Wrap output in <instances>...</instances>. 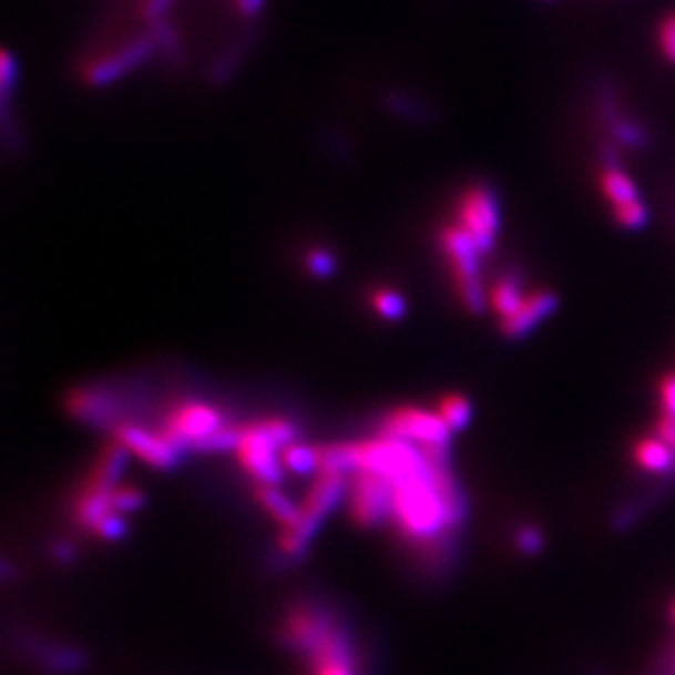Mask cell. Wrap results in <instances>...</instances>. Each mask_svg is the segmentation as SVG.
<instances>
[{
  "instance_id": "cell-17",
  "label": "cell",
  "mask_w": 675,
  "mask_h": 675,
  "mask_svg": "<svg viewBox=\"0 0 675 675\" xmlns=\"http://www.w3.org/2000/svg\"><path fill=\"white\" fill-rule=\"evenodd\" d=\"M283 457V466L289 472L296 474H310V472H319V449H313L308 444H292L287 449L280 450Z\"/></svg>"
},
{
  "instance_id": "cell-22",
  "label": "cell",
  "mask_w": 675,
  "mask_h": 675,
  "mask_svg": "<svg viewBox=\"0 0 675 675\" xmlns=\"http://www.w3.org/2000/svg\"><path fill=\"white\" fill-rule=\"evenodd\" d=\"M92 533L101 540H108V542H114V540H121L125 533H127V521L123 514L119 512H110L105 514L96 525L92 526Z\"/></svg>"
},
{
  "instance_id": "cell-16",
  "label": "cell",
  "mask_w": 675,
  "mask_h": 675,
  "mask_svg": "<svg viewBox=\"0 0 675 675\" xmlns=\"http://www.w3.org/2000/svg\"><path fill=\"white\" fill-rule=\"evenodd\" d=\"M438 416L447 422L452 433L466 429L472 420V402L461 393H447L438 400Z\"/></svg>"
},
{
  "instance_id": "cell-27",
  "label": "cell",
  "mask_w": 675,
  "mask_h": 675,
  "mask_svg": "<svg viewBox=\"0 0 675 675\" xmlns=\"http://www.w3.org/2000/svg\"><path fill=\"white\" fill-rule=\"evenodd\" d=\"M654 436L661 438L675 452V418L661 413V418L654 425Z\"/></svg>"
},
{
  "instance_id": "cell-18",
  "label": "cell",
  "mask_w": 675,
  "mask_h": 675,
  "mask_svg": "<svg viewBox=\"0 0 675 675\" xmlns=\"http://www.w3.org/2000/svg\"><path fill=\"white\" fill-rule=\"evenodd\" d=\"M372 308L378 313V317L387 321H398L407 315V300L400 292L382 287L372 294Z\"/></svg>"
},
{
  "instance_id": "cell-7",
  "label": "cell",
  "mask_w": 675,
  "mask_h": 675,
  "mask_svg": "<svg viewBox=\"0 0 675 675\" xmlns=\"http://www.w3.org/2000/svg\"><path fill=\"white\" fill-rule=\"evenodd\" d=\"M348 508L355 523L376 526L391 519L393 488L372 472H352L348 477Z\"/></svg>"
},
{
  "instance_id": "cell-13",
  "label": "cell",
  "mask_w": 675,
  "mask_h": 675,
  "mask_svg": "<svg viewBox=\"0 0 675 675\" xmlns=\"http://www.w3.org/2000/svg\"><path fill=\"white\" fill-rule=\"evenodd\" d=\"M254 497L263 505V510L278 525H283V529H289L300 521V505L294 503L278 485H256Z\"/></svg>"
},
{
  "instance_id": "cell-14",
  "label": "cell",
  "mask_w": 675,
  "mask_h": 675,
  "mask_svg": "<svg viewBox=\"0 0 675 675\" xmlns=\"http://www.w3.org/2000/svg\"><path fill=\"white\" fill-rule=\"evenodd\" d=\"M525 298L526 294L521 278L503 276L490 289V308L499 315V319H505L521 308Z\"/></svg>"
},
{
  "instance_id": "cell-20",
  "label": "cell",
  "mask_w": 675,
  "mask_h": 675,
  "mask_svg": "<svg viewBox=\"0 0 675 675\" xmlns=\"http://www.w3.org/2000/svg\"><path fill=\"white\" fill-rule=\"evenodd\" d=\"M145 505V494L136 488V485H127V483H119L112 490V510L119 514H132L139 512Z\"/></svg>"
},
{
  "instance_id": "cell-11",
  "label": "cell",
  "mask_w": 675,
  "mask_h": 675,
  "mask_svg": "<svg viewBox=\"0 0 675 675\" xmlns=\"http://www.w3.org/2000/svg\"><path fill=\"white\" fill-rule=\"evenodd\" d=\"M69 411L90 425H105L116 416V402L101 389H75L69 396Z\"/></svg>"
},
{
  "instance_id": "cell-9",
  "label": "cell",
  "mask_w": 675,
  "mask_h": 675,
  "mask_svg": "<svg viewBox=\"0 0 675 675\" xmlns=\"http://www.w3.org/2000/svg\"><path fill=\"white\" fill-rule=\"evenodd\" d=\"M114 440L130 454L143 459L145 463L160 468V470H168V468L177 466L180 454H182V450L177 449L173 442H168L162 436V431L155 433L145 427L130 425V422H119L114 427Z\"/></svg>"
},
{
  "instance_id": "cell-12",
  "label": "cell",
  "mask_w": 675,
  "mask_h": 675,
  "mask_svg": "<svg viewBox=\"0 0 675 675\" xmlns=\"http://www.w3.org/2000/svg\"><path fill=\"white\" fill-rule=\"evenodd\" d=\"M634 463L652 474H675V452L661 438H641L632 449Z\"/></svg>"
},
{
  "instance_id": "cell-21",
  "label": "cell",
  "mask_w": 675,
  "mask_h": 675,
  "mask_svg": "<svg viewBox=\"0 0 675 675\" xmlns=\"http://www.w3.org/2000/svg\"><path fill=\"white\" fill-rule=\"evenodd\" d=\"M614 222L627 229H638L643 227L647 222V208L641 200L636 202H630V204H623V206H616L614 208Z\"/></svg>"
},
{
  "instance_id": "cell-5",
  "label": "cell",
  "mask_w": 675,
  "mask_h": 675,
  "mask_svg": "<svg viewBox=\"0 0 675 675\" xmlns=\"http://www.w3.org/2000/svg\"><path fill=\"white\" fill-rule=\"evenodd\" d=\"M225 418L213 405L206 402H182L164 420L162 436L177 449H195L208 442L215 433L225 429Z\"/></svg>"
},
{
  "instance_id": "cell-31",
  "label": "cell",
  "mask_w": 675,
  "mask_h": 675,
  "mask_svg": "<svg viewBox=\"0 0 675 675\" xmlns=\"http://www.w3.org/2000/svg\"><path fill=\"white\" fill-rule=\"evenodd\" d=\"M672 618H674V623H675V603H674V605H672Z\"/></svg>"
},
{
  "instance_id": "cell-29",
  "label": "cell",
  "mask_w": 675,
  "mask_h": 675,
  "mask_svg": "<svg viewBox=\"0 0 675 675\" xmlns=\"http://www.w3.org/2000/svg\"><path fill=\"white\" fill-rule=\"evenodd\" d=\"M654 675H675V643L669 650H665V654L656 663Z\"/></svg>"
},
{
  "instance_id": "cell-25",
  "label": "cell",
  "mask_w": 675,
  "mask_h": 675,
  "mask_svg": "<svg viewBox=\"0 0 675 675\" xmlns=\"http://www.w3.org/2000/svg\"><path fill=\"white\" fill-rule=\"evenodd\" d=\"M658 400L665 416L675 418V372L663 376L658 382Z\"/></svg>"
},
{
  "instance_id": "cell-19",
  "label": "cell",
  "mask_w": 675,
  "mask_h": 675,
  "mask_svg": "<svg viewBox=\"0 0 675 675\" xmlns=\"http://www.w3.org/2000/svg\"><path fill=\"white\" fill-rule=\"evenodd\" d=\"M304 267L313 278L326 280L330 276H335L337 272V258L333 252L324 249V247H313L304 254Z\"/></svg>"
},
{
  "instance_id": "cell-15",
  "label": "cell",
  "mask_w": 675,
  "mask_h": 675,
  "mask_svg": "<svg viewBox=\"0 0 675 675\" xmlns=\"http://www.w3.org/2000/svg\"><path fill=\"white\" fill-rule=\"evenodd\" d=\"M601 193L612 204V208L638 200L636 184L621 168H605L603 171V175H601Z\"/></svg>"
},
{
  "instance_id": "cell-3",
  "label": "cell",
  "mask_w": 675,
  "mask_h": 675,
  "mask_svg": "<svg viewBox=\"0 0 675 675\" xmlns=\"http://www.w3.org/2000/svg\"><path fill=\"white\" fill-rule=\"evenodd\" d=\"M380 436L409 442L413 447L427 450H450L452 431L438 411L420 407H396L380 422Z\"/></svg>"
},
{
  "instance_id": "cell-26",
  "label": "cell",
  "mask_w": 675,
  "mask_h": 675,
  "mask_svg": "<svg viewBox=\"0 0 675 675\" xmlns=\"http://www.w3.org/2000/svg\"><path fill=\"white\" fill-rule=\"evenodd\" d=\"M18 76V69H16V60L9 51H2V69H0V83H2V96L4 101L9 99V92L13 88V81Z\"/></svg>"
},
{
  "instance_id": "cell-4",
  "label": "cell",
  "mask_w": 675,
  "mask_h": 675,
  "mask_svg": "<svg viewBox=\"0 0 675 675\" xmlns=\"http://www.w3.org/2000/svg\"><path fill=\"white\" fill-rule=\"evenodd\" d=\"M278 450L283 449L269 433L265 420L238 427L234 454L256 485H278L283 481L285 466Z\"/></svg>"
},
{
  "instance_id": "cell-28",
  "label": "cell",
  "mask_w": 675,
  "mask_h": 675,
  "mask_svg": "<svg viewBox=\"0 0 675 675\" xmlns=\"http://www.w3.org/2000/svg\"><path fill=\"white\" fill-rule=\"evenodd\" d=\"M173 0H143V7H141V13L147 22H155L160 18H164V11L171 7Z\"/></svg>"
},
{
  "instance_id": "cell-1",
  "label": "cell",
  "mask_w": 675,
  "mask_h": 675,
  "mask_svg": "<svg viewBox=\"0 0 675 675\" xmlns=\"http://www.w3.org/2000/svg\"><path fill=\"white\" fill-rule=\"evenodd\" d=\"M348 492V474L321 470L317 472L315 483L301 501L300 521L280 533V551L289 558H300L310 544L315 531L326 521V517L335 510V505Z\"/></svg>"
},
{
  "instance_id": "cell-30",
  "label": "cell",
  "mask_w": 675,
  "mask_h": 675,
  "mask_svg": "<svg viewBox=\"0 0 675 675\" xmlns=\"http://www.w3.org/2000/svg\"><path fill=\"white\" fill-rule=\"evenodd\" d=\"M234 7L241 16L254 18L265 9V0H234Z\"/></svg>"
},
{
  "instance_id": "cell-2",
  "label": "cell",
  "mask_w": 675,
  "mask_h": 675,
  "mask_svg": "<svg viewBox=\"0 0 675 675\" xmlns=\"http://www.w3.org/2000/svg\"><path fill=\"white\" fill-rule=\"evenodd\" d=\"M440 247L449 260L454 289L461 304L474 315L485 313V308L490 306V292H485V285L481 280L483 252L457 224L440 229Z\"/></svg>"
},
{
  "instance_id": "cell-6",
  "label": "cell",
  "mask_w": 675,
  "mask_h": 675,
  "mask_svg": "<svg viewBox=\"0 0 675 675\" xmlns=\"http://www.w3.org/2000/svg\"><path fill=\"white\" fill-rule=\"evenodd\" d=\"M457 225L477 243L483 254H490L501 229V211L497 195L488 186L468 188L459 197Z\"/></svg>"
},
{
  "instance_id": "cell-10",
  "label": "cell",
  "mask_w": 675,
  "mask_h": 675,
  "mask_svg": "<svg viewBox=\"0 0 675 675\" xmlns=\"http://www.w3.org/2000/svg\"><path fill=\"white\" fill-rule=\"evenodd\" d=\"M558 304H560L558 296L546 289L526 294L521 308L517 313H512L510 317L501 319V333L510 339L525 337L535 326H540L546 317H551L555 313Z\"/></svg>"
},
{
  "instance_id": "cell-23",
  "label": "cell",
  "mask_w": 675,
  "mask_h": 675,
  "mask_svg": "<svg viewBox=\"0 0 675 675\" xmlns=\"http://www.w3.org/2000/svg\"><path fill=\"white\" fill-rule=\"evenodd\" d=\"M542 542H544V535H542V531L538 526H521L514 533V544L525 555H535L542 549Z\"/></svg>"
},
{
  "instance_id": "cell-24",
  "label": "cell",
  "mask_w": 675,
  "mask_h": 675,
  "mask_svg": "<svg viewBox=\"0 0 675 675\" xmlns=\"http://www.w3.org/2000/svg\"><path fill=\"white\" fill-rule=\"evenodd\" d=\"M658 42L665 58L675 64V13L665 16V20L658 27Z\"/></svg>"
},
{
  "instance_id": "cell-8",
  "label": "cell",
  "mask_w": 675,
  "mask_h": 675,
  "mask_svg": "<svg viewBox=\"0 0 675 675\" xmlns=\"http://www.w3.org/2000/svg\"><path fill=\"white\" fill-rule=\"evenodd\" d=\"M155 49L157 47H155L151 33L150 35H143V38H134L127 44H123L121 49H116L114 53H108V55H101V58L92 60L83 69V79L90 85H108L112 81H119L121 76L127 75L136 67L147 62Z\"/></svg>"
}]
</instances>
